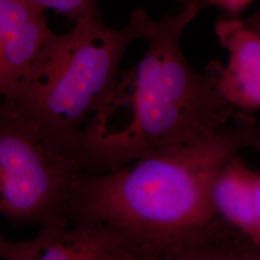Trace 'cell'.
<instances>
[{
  "label": "cell",
  "mask_w": 260,
  "mask_h": 260,
  "mask_svg": "<svg viewBox=\"0 0 260 260\" xmlns=\"http://www.w3.org/2000/svg\"><path fill=\"white\" fill-rule=\"evenodd\" d=\"M259 148L256 119L235 111L208 139L158 149L110 172L81 174L68 204L70 225L126 229L152 244L163 260H259L260 247L217 217L209 199L223 164Z\"/></svg>",
  "instance_id": "cell-1"
},
{
  "label": "cell",
  "mask_w": 260,
  "mask_h": 260,
  "mask_svg": "<svg viewBox=\"0 0 260 260\" xmlns=\"http://www.w3.org/2000/svg\"><path fill=\"white\" fill-rule=\"evenodd\" d=\"M176 15L153 21L146 53L120 81L102 113L125 107L123 125L81 132L76 160L85 175L129 164L158 149L208 139L230 124L235 113L217 87L213 68L194 70L180 37L200 11V0H180ZM98 115V114H96Z\"/></svg>",
  "instance_id": "cell-2"
},
{
  "label": "cell",
  "mask_w": 260,
  "mask_h": 260,
  "mask_svg": "<svg viewBox=\"0 0 260 260\" xmlns=\"http://www.w3.org/2000/svg\"><path fill=\"white\" fill-rule=\"evenodd\" d=\"M75 22L71 31L56 35L0 107L23 118L49 145L76 159L85 125L117 89L127 47L147 37L153 20L146 10L137 9L120 29L105 26L101 17Z\"/></svg>",
  "instance_id": "cell-3"
},
{
  "label": "cell",
  "mask_w": 260,
  "mask_h": 260,
  "mask_svg": "<svg viewBox=\"0 0 260 260\" xmlns=\"http://www.w3.org/2000/svg\"><path fill=\"white\" fill-rule=\"evenodd\" d=\"M82 174L28 121L0 107V215L15 225L69 226L67 208Z\"/></svg>",
  "instance_id": "cell-4"
},
{
  "label": "cell",
  "mask_w": 260,
  "mask_h": 260,
  "mask_svg": "<svg viewBox=\"0 0 260 260\" xmlns=\"http://www.w3.org/2000/svg\"><path fill=\"white\" fill-rule=\"evenodd\" d=\"M6 260H163L161 252L136 233L108 223L41 228L25 241L0 234Z\"/></svg>",
  "instance_id": "cell-5"
},
{
  "label": "cell",
  "mask_w": 260,
  "mask_h": 260,
  "mask_svg": "<svg viewBox=\"0 0 260 260\" xmlns=\"http://www.w3.org/2000/svg\"><path fill=\"white\" fill-rule=\"evenodd\" d=\"M215 32L229 51L226 65L209 63L219 92L236 111L251 115L260 107L259 14L248 19H220Z\"/></svg>",
  "instance_id": "cell-6"
},
{
  "label": "cell",
  "mask_w": 260,
  "mask_h": 260,
  "mask_svg": "<svg viewBox=\"0 0 260 260\" xmlns=\"http://www.w3.org/2000/svg\"><path fill=\"white\" fill-rule=\"evenodd\" d=\"M55 37L44 10L24 0H0V96L31 74Z\"/></svg>",
  "instance_id": "cell-7"
},
{
  "label": "cell",
  "mask_w": 260,
  "mask_h": 260,
  "mask_svg": "<svg viewBox=\"0 0 260 260\" xmlns=\"http://www.w3.org/2000/svg\"><path fill=\"white\" fill-rule=\"evenodd\" d=\"M209 199L217 217L260 247V173L251 169L240 153L216 173Z\"/></svg>",
  "instance_id": "cell-8"
},
{
  "label": "cell",
  "mask_w": 260,
  "mask_h": 260,
  "mask_svg": "<svg viewBox=\"0 0 260 260\" xmlns=\"http://www.w3.org/2000/svg\"><path fill=\"white\" fill-rule=\"evenodd\" d=\"M40 9L54 10L69 19H78L101 17L96 0H24Z\"/></svg>",
  "instance_id": "cell-9"
},
{
  "label": "cell",
  "mask_w": 260,
  "mask_h": 260,
  "mask_svg": "<svg viewBox=\"0 0 260 260\" xmlns=\"http://www.w3.org/2000/svg\"><path fill=\"white\" fill-rule=\"evenodd\" d=\"M254 0H200L199 9L206 8L208 6L223 10L230 17L240 14Z\"/></svg>",
  "instance_id": "cell-10"
}]
</instances>
